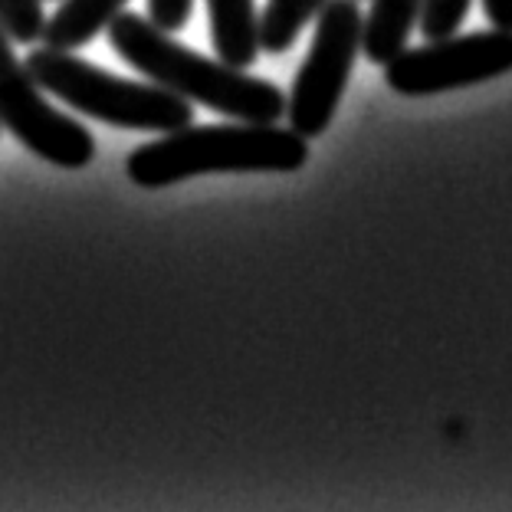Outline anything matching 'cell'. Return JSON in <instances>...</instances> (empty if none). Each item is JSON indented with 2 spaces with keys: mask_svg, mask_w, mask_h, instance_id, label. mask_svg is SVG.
I'll return each instance as SVG.
<instances>
[{
  "mask_svg": "<svg viewBox=\"0 0 512 512\" xmlns=\"http://www.w3.org/2000/svg\"><path fill=\"white\" fill-rule=\"evenodd\" d=\"M362 10L358 0H329L322 7L316 37L306 63L299 66L293 92L286 99L289 128L302 138H316L332 125L335 109L362 53Z\"/></svg>",
  "mask_w": 512,
  "mask_h": 512,
  "instance_id": "cell-4",
  "label": "cell"
},
{
  "mask_svg": "<svg viewBox=\"0 0 512 512\" xmlns=\"http://www.w3.org/2000/svg\"><path fill=\"white\" fill-rule=\"evenodd\" d=\"M30 76L37 86L53 92L69 109L99 119L115 128H138V132H178L191 125V102L158 83H128V79L106 73L66 50H33L27 56Z\"/></svg>",
  "mask_w": 512,
  "mask_h": 512,
  "instance_id": "cell-3",
  "label": "cell"
},
{
  "mask_svg": "<svg viewBox=\"0 0 512 512\" xmlns=\"http://www.w3.org/2000/svg\"><path fill=\"white\" fill-rule=\"evenodd\" d=\"M214 50L224 63L247 69L260 56V33H256L253 0H207Z\"/></svg>",
  "mask_w": 512,
  "mask_h": 512,
  "instance_id": "cell-7",
  "label": "cell"
},
{
  "mask_svg": "<svg viewBox=\"0 0 512 512\" xmlns=\"http://www.w3.org/2000/svg\"><path fill=\"white\" fill-rule=\"evenodd\" d=\"M0 125L27 151L60 168H86L96 158L89 128L40 96L37 79L30 76L27 63L17 60L4 27H0Z\"/></svg>",
  "mask_w": 512,
  "mask_h": 512,
  "instance_id": "cell-5",
  "label": "cell"
},
{
  "mask_svg": "<svg viewBox=\"0 0 512 512\" xmlns=\"http://www.w3.org/2000/svg\"><path fill=\"white\" fill-rule=\"evenodd\" d=\"M0 27L10 43H37L46 27L43 0H0Z\"/></svg>",
  "mask_w": 512,
  "mask_h": 512,
  "instance_id": "cell-11",
  "label": "cell"
},
{
  "mask_svg": "<svg viewBox=\"0 0 512 512\" xmlns=\"http://www.w3.org/2000/svg\"><path fill=\"white\" fill-rule=\"evenodd\" d=\"M106 30L112 50L128 66L138 69L151 83L178 92L188 102H201V106L230 115L237 122L276 125L286 115V92L279 86L266 83V79H253L224 60H211V56L174 43L151 20L119 10Z\"/></svg>",
  "mask_w": 512,
  "mask_h": 512,
  "instance_id": "cell-1",
  "label": "cell"
},
{
  "mask_svg": "<svg viewBox=\"0 0 512 512\" xmlns=\"http://www.w3.org/2000/svg\"><path fill=\"white\" fill-rule=\"evenodd\" d=\"M424 0H375L362 23V53L371 63H391L421 20Z\"/></svg>",
  "mask_w": 512,
  "mask_h": 512,
  "instance_id": "cell-8",
  "label": "cell"
},
{
  "mask_svg": "<svg viewBox=\"0 0 512 512\" xmlns=\"http://www.w3.org/2000/svg\"><path fill=\"white\" fill-rule=\"evenodd\" d=\"M473 0H424L421 7V33L427 40H444L460 30L463 17H467Z\"/></svg>",
  "mask_w": 512,
  "mask_h": 512,
  "instance_id": "cell-12",
  "label": "cell"
},
{
  "mask_svg": "<svg viewBox=\"0 0 512 512\" xmlns=\"http://www.w3.org/2000/svg\"><path fill=\"white\" fill-rule=\"evenodd\" d=\"M309 158V138L293 128L263 122L240 125H184L158 142L135 148L125 161L132 184L145 191L171 188L197 174L299 171Z\"/></svg>",
  "mask_w": 512,
  "mask_h": 512,
  "instance_id": "cell-2",
  "label": "cell"
},
{
  "mask_svg": "<svg viewBox=\"0 0 512 512\" xmlns=\"http://www.w3.org/2000/svg\"><path fill=\"white\" fill-rule=\"evenodd\" d=\"M384 79L401 96H437V92L490 83L512 73V30H486L470 37L430 40L421 50H401L384 63Z\"/></svg>",
  "mask_w": 512,
  "mask_h": 512,
  "instance_id": "cell-6",
  "label": "cell"
},
{
  "mask_svg": "<svg viewBox=\"0 0 512 512\" xmlns=\"http://www.w3.org/2000/svg\"><path fill=\"white\" fill-rule=\"evenodd\" d=\"M191 10H194V0H148L151 23L165 33L184 30V23L191 20Z\"/></svg>",
  "mask_w": 512,
  "mask_h": 512,
  "instance_id": "cell-13",
  "label": "cell"
},
{
  "mask_svg": "<svg viewBox=\"0 0 512 512\" xmlns=\"http://www.w3.org/2000/svg\"><path fill=\"white\" fill-rule=\"evenodd\" d=\"M483 10L493 27L512 30V0H483Z\"/></svg>",
  "mask_w": 512,
  "mask_h": 512,
  "instance_id": "cell-14",
  "label": "cell"
},
{
  "mask_svg": "<svg viewBox=\"0 0 512 512\" xmlns=\"http://www.w3.org/2000/svg\"><path fill=\"white\" fill-rule=\"evenodd\" d=\"M329 0H266L263 14L256 17V33H260V50L279 56L299 40L302 27L322 14Z\"/></svg>",
  "mask_w": 512,
  "mask_h": 512,
  "instance_id": "cell-10",
  "label": "cell"
},
{
  "mask_svg": "<svg viewBox=\"0 0 512 512\" xmlns=\"http://www.w3.org/2000/svg\"><path fill=\"white\" fill-rule=\"evenodd\" d=\"M125 0H66L53 20H46L43 40L50 50H79L89 40L99 37V30L109 27V20L119 14Z\"/></svg>",
  "mask_w": 512,
  "mask_h": 512,
  "instance_id": "cell-9",
  "label": "cell"
}]
</instances>
